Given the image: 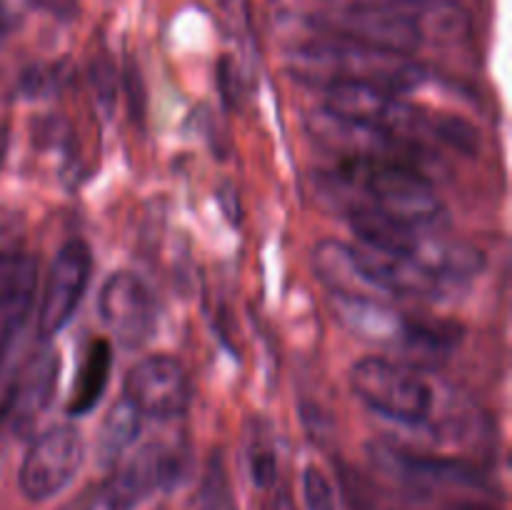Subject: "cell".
<instances>
[{
	"label": "cell",
	"instance_id": "6da1fadb",
	"mask_svg": "<svg viewBox=\"0 0 512 510\" xmlns=\"http://www.w3.org/2000/svg\"><path fill=\"white\" fill-rule=\"evenodd\" d=\"M338 173L358 185L363 198L395 223L420 230L445 215V205L435 195L433 180L408 165L340 160Z\"/></svg>",
	"mask_w": 512,
	"mask_h": 510
},
{
	"label": "cell",
	"instance_id": "7a4b0ae2",
	"mask_svg": "<svg viewBox=\"0 0 512 510\" xmlns=\"http://www.w3.org/2000/svg\"><path fill=\"white\" fill-rule=\"evenodd\" d=\"M350 388L378 415L403 425H423L430 420L435 390L410 365L385 358H360L350 368Z\"/></svg>",
	"mask_w": 512,
	"mask_h": 510
},
{
	"label": "cell",
	"instance_id": "3957f363",
	"mask_svg": "<svg viewBox=\"0 0 512 510\" xmlns=\"http://www.w3.org/2000/svg\"><path fill=\"white\" fill-rule=\"evenodd\" d=\"M320 28L345 43L405 58L425 40L415 15L380 0H345L320 18Z\"/></svg>",
	"mask_w": 512,
	"mask_h": 510
},
{
	"label": "cell",
	"instance_id": "277c9868",
	"mask_svg": "<svg viewBox=\"0 0 512 510\" xmlns=\"http://www.w3.org/2000/svg\"><path fill=\"white\" fill-rule=\"evenodd\" d=\"M325 110L345 123L368 125V128L415 140H418L415 133L425 130V123H428V113H420L415 105H408L395 93L370 83V80L355 78H340L328 83Z\"/></svg>",
	"mask_w": 512,
	"mask_h": 510
},
{
	"label": "cell",
	"instance_id": "5b68a950",
	"mask_svg": "<svg viewBox=\"0 0 512 510\" xmlns=\"http://www.w3.org/2000/svg\"><path fill=\"white\" fill-rule=\"evenodd\" d=\"M85 443L73 425H55L33 440L20 465V490L33 503H45L68 488L83 468Z\"/></svg>",
	"mask_w": 512,
	"mask_h": 510
},
{
	"label": "cell",
	"instance_id": "8992f818",
	"mask_svg": "<svg viewBox=\"0 0 512 510\" xmlns=\"http://www.w3.org/2000/svg\"><path fill=\"white\" fill-rule=\"evenodd\" d=\"M123 398L150 418H180L193 405V383L185 365L173 355H150L128 370Z\"/></svg>",
	"mask_w": 512,
	"mask_h": 510
},
{
	"label": "cell",
	"instance_id": "52a82bcc",
	"mask_svg": "<svg viewBox=\"0 0 512 510\" xmlns=\"http://www.w3.org/2000/svg\"><path fill=\"white\" fill-rule=\"evenodd\" d=\"M90 273H93V255H90L88 243L80 238L68 240L50 265L48 283H45L38 310L40 338H53L70 323L85 290H88Z\"/></svg>",
	"mask_w": 512,
	"mask_h": 510
},
{
	"label": "cell",
	"instance_id": "ba28073f",
	"mask_svg": "<svg viewBox=\"0 0 512 510\" xmlns=\"http://www.w3.org/2000/svg\"><path fill=\"white\" fill-rule=\"evenodd\" d=\"M183 455L165 443H148L120 465L105 488V508L135 510L158 490H168L183 478Z\"/></svg>",
	"mask_w": 512,
	"mask_h": 510
},
{
	"label": "cell",
	"instance_id": "9c48e42d",
	"mask_svg": "<svg viewBox=\"0 0 512 510\" xmlns=\"http://www.w3.org/2000/svg\"><path fill=\"white\" fill-rule=\"evenodd\" d=\"M103 323L123 348H138L155 330V298L143 278L120 270L105 280L98 295Z\"/></svg>",
	"mask_w": 512,
	"mask_h": 510
},
{
	"label": "cell",
	"instance_id": "30bf717a",
	"mask_svg": "<svg viewBox=\"0 0 512 510\" xmlns=\"http://www.w3.org/2000/svg\"><path fill=\"white\" fill-rule=\"evenodd\" d=\"M375 465L413 488H480L483 475L473 465L438 455H420L395 445H375Z\"/></svg>",
	"mask_w": 512,
	"mask_h": 510
},
{
	"label": "cell",
	"instance_id": "8fae6325",
	"mask_svg": "<svg viewBox=\"0 0 512 510\" xmlns=\"http://www.w3.org/2000/svg\"><path fill=\"white\" fill-rule=\"evenodd\" d=\"M358 258L368 278L383 295L395 298H440L445 293L443 280L430 273L425 265H420L408 255L383 253V250L365 248L358 250Z\"/></svg>",
	"mask_w": 512,
	"mask_h": 510
},
{
	"label": "cell",
	"instance_id": "7c38bea8",
	"mask_svg": "<svg viewBox=\"0 0 512 510\" xmlns=\"http://www.w3.org/2000/svg\"><path fill=\"white\" fill-rule=\"evenodd\" d=\"M38 288V263L30 255L0 258V368H3L15 335L33 310Z\"/></svg>",
	"mask_w": 512,
	"mask_h": 510
},
{
	"label": "cell",
	"instance_id": "4fadbf2b",
	"mask_svg": "<svg viewBox=\"0 0 512 510\" xmlns=\"http://www.w3.org/2000/svg\"><path fill=\"white\" fill-rule=\"evenodd\" d=\"M315 275L325 283L330 295H343V298H373L383 300L380 293L368 278L358 258V250L350 248L340 240H320L315 243L313 255H310Z\"/></svg>",
	"mask_w": 512,
	"mask_h": 510
},
{
	"label": "cell",
	"instance_id": "5bb4252c",
	"mask_svg": "<svg viewBox=\"0 0 512 510\" xmlns=\"http://www.w3.org/2000/svg\"><path fill=\"white\" fill-rule=\"evenodd\" d=\"M330 308H333L338 323L353 335H358V338L378 345H388V348H393V345L400 348V343H403L405 323L408 320L400 318L383 300L330 295Z\"/></svg>",
	"mask_w": 512,
	"mask_h": 510
},
{
	"label": "cell",
	"instance_id": "9a60e30c",
	"mask_svg": "<svg viewBox=\"0 0 512 510\" xmlns=\"http://www.w3.org/2000/svg\"><path fill=\"white\" fill-rule=\"evenodd\" d=\"M58 370L60 358L53 348L35 355L10 388L8 400H5V415H10L18 423H33L55 398Z\"/></svg>",
	"mask_w": 512,
	"mask_h": 510
},
{
	"label": "cell",
	"instance_id": "2e32d148",
	"mask_svg": "<svg viewBox=\"0 0 512 510\" xmlns=\"http://www.w3.org/2000/svg\"><path fill=\"white\" fill-rule=\"evenodd\" d=\"M110 370H113V350H110V343L103 338L90 340L83 360L78 365V375H75L73 390H70L68 405H65V415H70V418H83V415H88L100 403L105 388H108Z\"/></svg>",
	"mask_w": 512,
	"mask_h": 510
},
{
	"label": "cell",
	"instance_id": "e0dca14e",
	"mask_svg": "<svg viewBox=\"0 0 512 510\" xmlns=\"http://www.w3.org/2000/svg\"><path fill=\"white\" fill-rule=\"evenodd\" d=\"M143 428V415L135 408L133 403H128L125 398H120L113 408L108 410V415L103 418L98 428V440H95V455H98L100 465H115L125 455V450L135 443V438L140 435Z\"/></svg>",
	"mask_w": 512,
	"mask_h": 510
},
{
	"label": "cell",
	"instance_id": "ac0fdd59",
	"mask_svg": "<svg viewBox=\"0 0 512 510\" xmlns=\"http://www.w3.org/2000/svg\"><path fill=\"white\" fill-rule=\"evenodd\" d=\"M425 130L433 133L435 140L450 145L458 153L478 155L480 150V133L470 120L460 118V115H428V123H425Z\"/></svg>",
	"mask_w": 512,
	"mask_h": 510
},
{
	"label": "cell",
	"instance_id": "d6986e66",
	"mask_svg": "<svg viewBox=\"0 0 512 510\" xmlns=\"http://www.w3.org/2000/svg\"><path fill=\"white\" fill-rule=\"evenodd\" d=\"M303 495L308 510H338L335 505V490L328 475L318 465H308L303 475Z\"/></svg>",
	"mask_w": 512,
	"mask_h": 510
},
{
	"label": "cell",
	"instance_id": "ffe728a7",
	"mask_svg": "<svg viewBox=\"0 0 512 510\" xmlns=\"http://www.w3.org/2000/svg\"><path fill=\"white\" fill-rule=\"evenodd\" d=\"M250 478L258 488H270L275 480V453L268 448H258L250 455Z\"/></svg>",
	"mask_w": 512,
	"mask_h": 510
},
{
	"label": "cell",
	"instance_id": "44dd1931",
	"mask_svg": "<svg viewBox=\"0 0 512 510\" xmlns=\"http://www.w3.org/2000/svg\"><path fill=\"white\" fill-rule=\"evenodd\" d=\"M90 78H93L95 88H98L100 98L108 100L115 98V85H113V70H110L108 63H95L93 68H90Z\"/></svg>",
	"mask_w": 512,
	"mask_h": 510
},
{
	"label": "cell",
	"instance_id": "7402d4cb",
	"mask_svg": "<svg viewBox=\"0 0 512 510\" xmlns=\"http://www.w3.org/2000/svg\"><path fill=\"white\" fill-rule=\"evenodd\" d=\"M25 0H0V33H8L23 20Z\"/></svg>",
	"mask_w": 512,
	"mask_h": 510
},
{
	"label": "cell",
	"instance_id": "603a6c76",
	"mask_svg": "<svg viewBox=\"0 0 512 510\" xmlns=\"http://www.w3.org/2000/svg\"><path fill=\"white\" fill-rule=\"evenodd\" d=\"M200 510H238L235 503L230 500V495L225 490H213V495H208L205 505Z\"/></svg>",
	"mask_w": 512,
	"mask_h": 510
},
{
	"label": "cell",
	"instance_id": "cb8c5ba5",
	"mask_svg": "<svg viewBox=\"0 0 512 510\" xmlns=\"http://www.w3.org/2000/svg\"><path fill=\"white\" fill-rule=\"evenodd\" d=\"M450 510H495V508H490V505H480V503H460Z\"/></svg>",
	"mask_w": 512,
	"mask_h": 510
},
{
	"label": "cell",
	"instance_id": "d4e9b609",
	"mask_svg": "<svg viewBox=\"0 0 512 510\" xmlns=\"http://www.w3.org/2000/svg\"><path fill=\"white\" fill-rule=\"evenodd\" d=\"M273 510H295V508H293V503H290V500L285 498V493H283V495H280V498H278V503L273 505Z\"/></svg>",
	"mask_w": 512,
	"mask_h": 510
},
{
	"label": "cell",
	"instance_id": "484cf974",
	"mask_svg": "<svg viewBox=\"0 0 512 510\" xmlns=\"http://www.w3.org/2000/svg\"><path fill=\"white\" fill-rule=\"evenodd\" d=\"M0 38H3V33H0Z\"/></svg>",
	"mask_w": 512,
	"mask_h": 510
}]
</instances>
